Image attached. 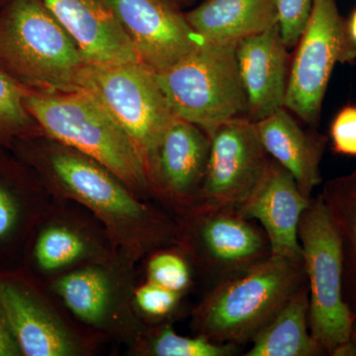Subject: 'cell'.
I'll use <instances>...</instances> for the list:
<instances>
[{"label":"cell","instance_id":"f546056e","mask_svg":"<svg viewBox=\"0 0 356 356\" xmlns=\"http://www.w3.org/2000/svg\"><path fill=\"white\" fill-rule=\"evenodd\" d=\"M21 355L17 343L0 308V356H17Z\"/></svg>","mask_w":356,"mask_h":356},{"label":"cell","instance_id":"30bf717a","mask_svg":"<svg viewBox=\"0 0 356 356\" xmlns=\"http://www.w3.org/2000/svg\"><path fill=\"white\" fill-rule=\"evenodd\" d=\"M209 138L207 170L197 209H236L261 181L270 156L262 146L254 122L245 117L222 124Z\"/></svg>","mask_w":356,"mask_h":356},{"label":"cell","instance_id":"4fadbf2b","mask_svg":"<svg viewBox=\"0 0 356 356\" xmlns=\"http://www.w3.org/2000/svg\"><path fill=\"white\" fill-rule=\"evenodd\" d=\"M310 200L301 193L291 173L270 158L261 181L236 210L261 227L271 254L302 259L299 222Z\"/></svg>","mask_w":356,"mask_h":356},{"label":"cell","instance_id":"3957f363","mask_svg":"<svg viewBox=\"0 0 356 356\" xmlns=\"http://www.w3.org/2000/svg\"><path fill=\"white\" fill-rule=\"evenodd\" d=\"M306 283L303 259L271 254L241 275L211 288L193 311V331L218 343H252Z\"/></svg>","mask_w":356,"mask_h":356},{"label":"cell","instance_id":"4316f807","mask_svg":"<svg viewBox=\"0 0 356 356\" xmlns=\"http://www.w3.org/2000/svg\"><path fill=\"white\" fill-rule=\"evenodd\" d=\"M277 2L281 36L290 50L298 44L306 28L314 0H277Z\"/></svg>","mask_w":356,"mask_h":356},{"label":"cell","instance_id":"1f68e13d","mask_svg":"<svg viewBox=\"0 0 356 356\" xmlns=\"http://www.w3.org/2000/svg\"><path fill=\"white\" fill-rule=\"evenodd\" d=\"M346 20H348V31L350 33L351 38L356 43V7L351 11L350 15L346 18Z\"/></svg>","mask_w":356,"mask_h":356},{"label":"cell","instance_id":"603a6c76","mask_svg":"<svg viewBox=\"0 0 356 356\" xmlns=\"http://www.w3.org/2000/svg\"><path fill=\"white\" fill-rule=\"evenodd\" d=\"M28 90L0 69V142L33 137L41 131L26 107Z\"/></svg>","mask_w":356,"mask_h":356},{"label":"cell","instance_id":"4dcf8cb0","mask_svg":"<svg viewBox=\"0 0 356 356\" xmlns=\"http://www.w3.org/2000/svg\"><path fill=\"white\" fill-rule=\"evenodd\" d=\"M332 356H356V344L351 339L339 344L332 353Z\"/></svg>","mask_w":356,"mask_h":356},{"label":"cell","instance_id":"8992f818","mask_svg":"<svg viewBox=\"0 0 356 356\" xmlns=\"http://www.w3.org/2000/svg\"><path fill=\"white\" fill-rule=\"evenodd\" d=\"M298 236L309 289V329L332 355L350 341L356 317L343 296L341 238L322 195L312 197L302 214Z\"/></svg>","mask_w":356,"mask_h":356},{"label":"cell","instance_id":"7a4b0ae2","mask_svg":"<svg viewBox=\"0 0 356 356\" xmlns=\"http://www.w3.org/2000/svg\"><path fill=\"white\" fill-rule=\"evenodd\" d=\"M88 63L43 0L0 6V69L43 92L83 90Z\"/></svg>","mask_w":356,"mask_h":356},{"label":"cell","instance_id":"5bb4252c","mask_svg":"<svg viewBox=\"0 0 356 356\" xmlns=\"http://www.w3.org/2000/svg\"><path fill=\"white\" fill-rule=\"evenodd\" d=\"M236 60L248 97V118L257 122L283 108L292 58L280 25L238 42Z\"/></svg>","mask_w":356,"mask_h":356},{"label":"cell","instance_id":"9c48e42d","mask_svg":"<svg viewBox=\"0 0 356 356\" xmlns=\"http://www.w3.org/2000/svg\"><path fill=\"white\" fill-rule=\"evenodd\" d=\"M83 90L92 96L127 134L146 168L175 118L156 74L140 63L89 65Z\"/></svg>","mask_w":356,"mask_h":356},{"label":"cell","instance_id":"e575fe53","mask_svg":"<svg viewBox=\"0 0 356 356\" xmlns=\"http://www.w3.org/2000/svg\"><path fill=\"white\" fill-rule=\"evenodd\" d=\"M4 1H6V0H0V6H1V4L3 3Z\"/></svg>","mask_w":356,"mask_h":356},{"label":"cell","instance_id":"836d02e7","mask_svg":"<svg viewBox=\"0 0 356 356\" xmlns=\"http://www.w3.org/2000/svg\"><path fill=\"white\" fill-rule=\"evenodd\" d=\"M175 1H177L179 6H181V4L184 3H188V2L192 1V0H175Z\"/></svg>","mask_w":356,"mask_h":356},{"label":"cell","instance_id":"7c38bea8","mask_svg":"<svg viewBox=\"0 0 356 356\" xmlns=\"http://www.w3.org/2000/svg\"><path fill=\"white\" fill-rule=\"evenodd\" d=\"M140 64L163 72L202 43L175 0H106Z\"/></svg>","mask_w":356,"mask_h":356},{"label":"cell","instance_id":"277c9868","mask_svg":"<svg viewBox=\"0 0 356 356\" xmlns=\"http://www.w3.org/2000/svg\"><path fill=\"white\" fill-rule=\"evenodd\" d=\"M25 104L41 131L51 139L105 166L138 197L151 195L139 152L123 129L88 92L29 89Z\"/></svg>","mask_w":356,"mask_h":356},{"label":"cell","instance_id":"6da1fadb","mask_svg":"<svg viewBox=\"0 0 356 356\" xmlns=\"http://www.w3.org/2000/svg\"><path fill=\"white\" fill-rule=\"evenodd\" d=\"M41 159L51 186L90 211L125 261L133 264L177 245V219L145 203L95 159L57 142L42 152Z\"/></svg>","mask_w":356,"mask_h":356},{"label":"cell","instance_id":"ac0fdd59","mask_svg":"<svg viewBox=\"0 0 356 356\" xmlns=\"http://www.w3.org/2000/svg\"><path fill=\"white\" fill-rule=\"evenodd\" d=\"M254 123L267 154L291 173L301 193L311 199L323 181L321 163L329 137L315 128H302L284 107Z\"/></svg>","mask_w":356,"mask_h":356},{"label":"cell","instance_id":"5b68a950","mask_svg":"<svg viewBox=\"0 0 356 356\" xmlns=\"http://www.w3.org/2000/svg\"><path fill=\"white\" fill-rule=\"evenodd\" d=\"M236 44L203 41L156 74L172 114L208 137L222 124L248 118V97L236 60Z\"/></svg>","mask_w":356,"mask_h":356},{"label":"cell","instance_id":"d6986e66","mask_svg":"<svg viewBox=\"0 0 356 356\" xmlns=\"http://www.w3.org/2000/svg\"><path fill=\"white\" fill-rule=\"evenodd\" d=\"M185 17L213 44H238L280 25L277 0H203Z\"/></svg>","mask_w":356,"mask_h":356},{"label":"cell","instance_id":"9a60e30c","mask_svg":"<svg viewBox=\"0 0 356 356\" xmlns=\"http://www.w3.org/2000/svg\"><path fill=\"white\" fill-rule=\"evenodd\" d=\"M0 308L26 356H72L81 346L57 314L17 281L0 277Z\"/></svg>","mask_w":356,"mask_h":356},{"label":"cell","instance_id":"e0dca14e","mask_svg":"<svg viewBox=\"0 0 356 356\" xmlns=\"http://www.w3.org/2000/svg\"><path fill=\"white\" fill-rule=\"evenodd\" d=\"M114 261L92 262L58 276L51 289L72 315L84 324L109 329L129 315L127 287L114 269Z\"/></svg>","mask_w":356,"mask_h":356},{"label":"cell","instance_id":"83f0119b","mask_svg":"<svg viewBox=\"0 0 356 356\" xmlns=\"http://www.w3.org/2000/svg\"><path fill=\"white\" fill-rule=\"evenodd\" d=\"M332 151L341 156L356 158V105L339 109L330 125Z\"/></svg>","mask_w":356,"mask_h":356},{"label":"cell","instance_id":"44dd1931","mask_svg":"<svg viewBox=\"0 0 356 356\" xmlns=\"http://www.w3.org/2000/svg\"><path fill=\"white\" fill-rule=\"evenodd\" d=\"M247 356H320L309 329V289L304 284L252 341Z\"/></svg>","mask_w":356,"mask_h":356},{"label":"cell","instance_id":"2e32d148","mask_svg":"<svg viewBox=\"0 0 356 356\" xmlns=\"http://www.w3.org/2000/svg\"><path fill=\"white\" fill-rule=\"evenodd\" d=\"M89 65L140 63L106 0H43Z\"/></svg>","mask_w":356,"mask_h":356},{"label":"cell","instance_id":"52a82bcc","mask_svg":"<svg viewBox=\"0 0 356 356\" xmlns=\"http://www.w3.org/2000/svg\"><path fill=\"white\" fill-rule=\"evenodd\" d=\"M178 248L211 286L241 275L271 255L261 227L235 208L192 211L177 218Z\"/></svg>","mask_w":356,"mask_h":356},{"label":"cell","instance_id":"8fae6325","mask_svg":"<svg viewBox=\"0 0 356 356\" xmlns=\"http://www.w3.org/2000/svg\"><path fill=\"white\" fill-rule=\"evenodd\" d=\"M209 151L207 134L175 117L146 165L151 195L178 217L197 209Z\"/></svg>","mask_w":356,"mask_h":356},{"label":"cell","instance_id":"cb8c5ba5","mask_svg":"<svg viewBox=\"0 0 356 356\" xmlns=\"http://www.w3.org/2000/svg\"><path fill=\"white\" fill-rule=\"evenodd\" d=\"M145 351L154 356H232L238 353L240 346L215 343L201 336H181L170 325H163L147 337Z\"/></svg>","mask_w":356,"mask_h":356},{"label":"cell","instance_id":"7402d4cb","mask_svg":"<svg viewBox=\"0 0 356 356\" xmlns=\"http://www.w3.org/2000/svg\"><path fill=\"white\" fill-rule=\"evenodd\" d=\"M341 238L343 254V296L356 317V168L327 180L322 193Z\"/></svg>","mask_w":356,"mask_h":356},{"label":"cell","instance_id":"484cf974","mask_svg":"<svg viewBox=\"0 0 356 356\" xmlns=\"http://www.w3.org/2000/svg\"><path fill=\"white\" fill-rule=\"evenodd\" d=\"M134 303L140 313L154 320H163L177 310L182 293L172 291L147 280L133 293Z\"/></svg>","mask_w":356,"mask_h":356},{"label":"cell","instance_id":"d4e9b609","mask_svg":"<svg viewBox=\"0 0 356 356\" xmlns=\"http://www.w3.org/2000/svg\"><path fill=\"white\" fill-rule=\"evenodd\" d=\"M147 276L152 282L184 294L191 284L192 267L178 248H166L151 254Z\"/></svg>","mask_w":356,"mask_h":356},{"label":"cell","instance_id":"ffe728a7","mask_svg":"<svg viewBox=\"0 0 356 356\" xmlns=\"http://www.w3.org/2000/svg\"><path fill=\"white\" fill-rule=\"evenodd\" d=\"M111 257L88 229L60 219L40 229L32 250L35 266L47 275L60 276L92 262L111 261Z\"/></svg>","mask_w":356,"mask_h":356},{"label":"cell","instance_id":"d6a6232c","mask_svg":"<svg viewBox=\"0 0 356 356\" xmlns=\"http://www.w3.org/2000/svg\"><path fill=\"white\" fill-rule=\"evenodd\" d=\"M350 339L356 344V320L355 324H353V331H351Z\"/></svg>","mask_w":356,"mask_h":356},{"label":"cell","instance_id":"ba28073f","mask_svg":"<svg viewBox=\"0 0 356 356\" xmlns=\"http://www.w3.org/2000/svg\"><path fill=\"white\" fill-rule=\"evenodd\" d=\"M291 60L284 108L317 128L323 102L337 64H355L356 43L337 0H314Z\"/></svg>","mask_w":356,"mask_h":356},{"label":"cell","instance_id":"f1b7e54d","mask_svg":"<svg viewBox=\"0 0 356 356\" xmlns=\"http://www.w3.org/2000/svg\"><path fill=\"white\" fill-rule=\"evenodd\" d=\"M23 211L13 191L0 184V243L7 242L20 228Z\"/></svg>","mask_w":356,"mask_h":356}]
</instances>
